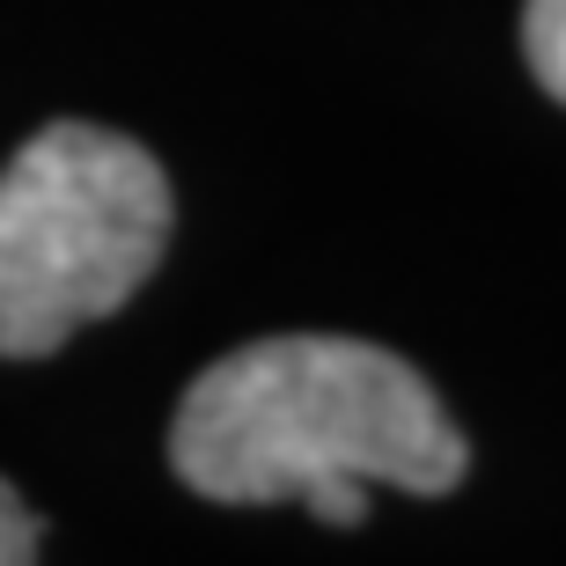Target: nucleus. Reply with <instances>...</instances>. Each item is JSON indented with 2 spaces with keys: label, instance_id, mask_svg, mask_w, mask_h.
Here are the masks:
<instances>
[{
  "label": "nucleus",
  "instance_id": "nucleus-1",
  "mask_svg": "<svg viewBox=\"0 0 566 566\" xmlns=\"http://www.w3.org/2000/svg\"><path fill=\"white\" fill-rule=\"evenodd\" d=\"M169 471L221 507L310 501L324 479L457 493L471 441L434 382L390 346L338 332L251 338L185 390L169 420Z\"/></svg>",
  "mask_w": 566,
  "mask_h": 566
},
{
  "label": "nucleus",
  "instance_id": "nucleus-2",
  "mask_svg": "<svg viewBox=\"0 0 566 566\" xmlns=\"http://www.w3.org/2000/svg\"><path fill=\"white\" fill-rule=\"evenodd\" d=\"M169 177L140 140L52 118L0 169V360L60 354L147 287L169 251Z\"/></svg>",
  "mask_w": 566,
  "mask_h": 566
},
{
  "label": "nucleus",
  "instance_id": "nucleus-3",
  "mask_svg": "<svg viewBox=\"0 0 566 566\" xmlns=\"http://www.w3.org/2000/svg\"><path fill=\"white\" fill-rule=\"evenodd\" d=\"M523 60L552 104H566V0H523Z\"/></svg>",
  "mask_w": 566,
  "mask_h": 566
},
{
  "label": "nucleus",
  "instance_id": "nucleus-4",
  "mask_svg": "<svg viewBox=\"0 0 566 566\" xmlns=\"http://www.w3.org/2000/svg\"><path fill=\"white\" fill-rule=\"evenodd\" d=\"M0 566H38V515L8 479H0Z\"/></svg>",
  "mask_w": 566,
  "mask_h": 566
}]
</instances>
